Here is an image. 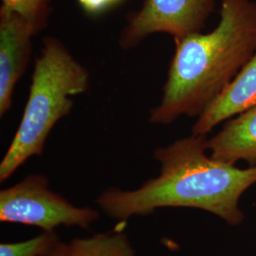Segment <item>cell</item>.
Returning <instances> with one entry per match:
<instances>
[{
  "mask_svg": "<svg viewBox=\"0 0 256 256\" xmlns=\"http://www.w3.org/2000/svg\"><path fill=\"white\" fill-rule=\"evenodd\" d=\"M218 24L208 34L174 40L162 99L149 120L169 124L198 117L236 78L256 52V2L220 0Z\"/></svg>",
  "mask_w": 256,
  "mask_h": 256,
  "instance_id": "obj_2",
  "label": "cell"
},
{
  "mask_svg": "<svg viewBox=\"0 0 256 256\" xmlns=\"http://www.w3.org/2000/svg\"><path fill=\"white\" fill-rule=\"evenodd\" d=\"M90 74L64 44L46 37L37 56L26 108L6 154L0 162V182L8 180L34 156L43 154L55 124L74 106L72 97L88 90Z\"/></svg>",
  "mask_w": 256,
  "mask_h": 256,
  "instance_id": "obj_3",
  "label": "cell"
},
{
  "mask_svg": "<svg viewBox=\"0 0 256 256\" xmlns=\"http://www.w3.org/2000/svg\"><path fill=\"white\" fill-rule=\"evenodd\" d=\"M124 0H110L111 4H112V7H115V6H118L120 3H122Z\"/></svg>",
  "mask_w": 256,
  "mask_h": 256,
  "instance_id": "obj_14",
  "label": "cell"
},
{
  "mask_svg": "<svg viewBox=\"0 0 256 256\" xmlns=\"http://www.w3.org/2000/svg\"><path fill=\"white\" fill-rule=\"evenodd\" d=\"M59 240L55 232H43L36 238L14 243H2L0 256H40Z\"/></svg>",
  "mask_w": 256,
  "mask_h": 256,
  "instance_id": "obj_11",
  "label": "cell"
},
{
  "mask_svg": "<svg viewBox=\"0 0 256 256\" xmlns=\"http://www.w3.org/2000/svg\"><path fill=\"white\" fill-rule=\"evenodd\" d=\"M44 174H30L0 192V221L34 226L43 232L59 227L88 229L99 218V212L77 207L54 192Z\"/></svg>",
  "mask_w": 256,
  "mask_h": 256,
  "instance_id": "obj_4",
  "label": "cell"
},
{
  "mask_svg": "<svg viewBox=\"0 0 256 256\" xmlns=\"http://www.w3.org/2000/svg\"><path fill=\"white\" fill-rule=\"evenodd\" d=\"M216 8V0H144L131 12L120 36V46L129 50L154 34L180 39L202 32Z\"/></svg>",
  "mask_w": 256,
  "mask_h": 256,
  "instance_id": "obj_5",
  "label": "cell"
},
{
  "mask_svg": "<svg viewBox=\"0 0 256 256\" xmlns=\"http://www.w3.org/2000/svg\"><path fill=\"white\" fill-rule=\"evenodd\" d=\"M256 104V52L229 86L198 117L192 133L207 135L221 122Z\"/></svg>",
  "mask_w": 256,
  "mask_h": 256,
  "instance_id": "obj_7",
  "label": "cell"
},
{
  "mask_svg": "<svg viewBox=\"0 0 256 256\" xmlns=\"http://www.w3.org/2000/svg\"><path fill=\"white\" fill-rule=\"evenodd\" d=\"M54 0H2L1 6L27 21L38 34L48 25Z\"/></svg>",
  "mask_w": 256,
  "mask_h": 256,
  "instance_id": "obj_10",
  "label": "cell"
},
{
  "mask_svg": "<svg viewBox=\"0 0 256 256\" xmlns=\"http://www.w3.org/2000/svg\"><path fill=\"white\" fill-rule=\"evenodd\" d=\"M66 256H135L128 234L115 230L86 238H74L66 248Z\"/></svg>",
  "mask_w": 256,
  "mask_h": 256,
  "instance_id": "obj_9",
  "label": "cell"
},
{
  "mask_svg": "<svg viewBox=\"0 0 256 256\" xmlns=\"http://www.w3.org/2000/svg\"><path fill=\"white\" fill-rule=\"evenodd\" d=\"M66 248L68 244L59 239L48 252L40 256H66Z\"/></svg>",
  "mask_w": 256,
  "mask_h": 256,
  "instance_id": "obj_13",
  "label": "cell"
},
{
  "mask_svg": "<svg viewBox=\"0 0 256 256\" xmlns=\"http://www.w3.org/2000/svg\"><path fill=\"white\" fill-rule=\"evenodd\" d=\"M27 21L16 12L0 7V116L12 104L16 82L25 72L36 36Z\"/></svg>",
  "mask_w": 256,
  "mask_h": 256,
  "instance_id": "obj_6",
  "label": "cell"
},
{
  "mask_svg": "<svg viewBox=\"0 0 256 256\" xmlns=\"http://www.w3.org/2000/svg\"><path fill=\"white\" fill-rule=\"evenodd\" d=\"M207 135L191 134L156 149L160 174L134 190L108 188L97 198L111 218L126 221L160 208L183 207L206 210L239 226L243 194L256 184V166L238 168L208 155Z\"/></svg>",
  "mask_w": 256,
  "mask_h": 256,
  "instance_id": "obj_1",
  "label": "cell"
},
{
  "mask_svg": "<svg viewBox=\"0 0 256 256\" xmlns=\"http://www.w3.org/2000/svg\"><path fill=\"white\" fill-rule=\"evenodd\" d=\"M210 155L234 165L245 162L256 166V104L228 120L220 131L208 138Z\"/></svg>",
  "mask_w": 256,
  "mask_h": 256,
  "instance_id": "obj_8",
  "label": "cell"
},
{
  "mask_svg": "<svg viewBox=\"0 0 256 256\" xmlns=\"http://www.w3.org/2000/svg\"><path fill=\"white\" fill-rule=\"evenodd\" d=\"M81 9L90 16H101L112 9V4L110 0H77Z\"/></svg>",
  "mask_w": 256,
  "mask_h": 256,
  "instance_id": "obj_12",
  "label": "cell"
}]
</instances>
